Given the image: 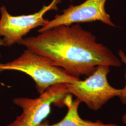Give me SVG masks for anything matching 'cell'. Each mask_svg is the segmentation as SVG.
Returning <instances> with one entry per match:
<instances>
[{"label":"cell","instance_id":"52a82bcc","mask_svg":"<svg viewBox=\"0 0 126 126\" xmlns=\"http://www.w3.org/2000/svg\"><path fill=\"white\" fill-rule=\"evenodd\" d=\"M80 103L81 101L77 99L73 100L72 95L68 94L64 100V105L68 108V112L63 119L52 125L46 122H43L39 126H119L113 124H105L100 121L93 122L83 120L78 112Z\"/></svg>","mask_w":126,"mask_h":126},{"label":"cell","instance_id":"6da1fadb","mask_svg":"<svg viewBox=\"0 0 126 126\" xmlns=\"http://www.w3.org/2000/svg\"><path fill=\"white\" fill-rule=\"evenodd\" d=\"M18 44L50 59L55 65L78 78L89 76L101 65L120 67L121 60L96 36L78 23L60 25Z\"/></svg>","mask_w":126,"mask_h":126},{"label":"cell","instance_id":"8992f818","mask_svg":"<svg viewBox=\"0 0 126 126\" xmlns=\"http://www.w3.org/2000/svg\"><path fill=\"white\" fill-rule=\"evenodd\" d=\"M107 0H86L79 5H71L49 21L38 32L40 33L60 25H71L74 23L100 21L107 25L115 27L105 9Z\"/></svg>","mask_w":126,"mask_h":126},{"label":"cell","instance_id":"3957f363","mask_svg":"<svg viewBox=\"0 0 126 126\" xmlns=\"http://www.w3.org/2000/svg\"><path fill=\"white\" fill-rule=\"evenodd\" d=\"M68 94L65 84L49 87L35 99L16 98L14 103L22 109V114L7 126H39L51 112V106L62 107Z\"/></svg>","mask_w":126,"mask_h":126},{"label":"cell","instance_id":"ba28073f","mask_svg":"<svg viewBox=\"0 0 126 126\" xmlns=\"http://www.w3.org/2000/svg\"><path fill=\"white\" fill-rule=\"evenodd\" d=\"M119 55L121 59V61L122 62L126 64V56L125 54H124V53L122 50H120L119 52ZM125 77L126 79V69ZM119 97H120V99L123 103L125 104H126V84L125 87L123 89H121L120 94Z\"/></svg>","mask_w":126,"mask_h":126},{"label":"cell","instance_id":"30bf717a","mask_svg":"<svg viewBox=\"0 0 126 126\" xmlns=\"http://www.w3.org/2000/svg\"><path fill=\"white\" fill-rule=\"evenodd\" d=\"M122 121L124 124H126V114L123 115L122 117Z\"/></svg>","mask_w":126,"mask_h":126},{"label":"cell","instance_id":"9c48e42d","mask_svg":"<svg viewBox=\"0 0 126 126\" xmlns=\"http://www.w3.org/2000/svg\"><path fill=\"white\" fill-rule=\"evenodd\" d=\"M0 46H5V44L4 42H3V41L2 39H1L0 37ZM1 57V55H0V58Z\"/></svg>","mask_w":126,"mask_h":126},{"label":"cell","instance_id":"277c9868","mask_svg":"<svg viewBox=\"0 0 126 126\" xmlns=\"http://www.w3.org/2000/svg\"><path fill=\"white\" fill-rule=\"evenodd\" d=\"M109 72V66H98L85 80L78 79L67 84L68 94L84 102L90 109L97 110L109 99L119 97L120 94L121 89L113 87L108 83L107 77Z\"/></svg>","mask_w":126,"mask_h":126},{"label":"cell","instance_id":"5b68a950","mask_svg":"<svg viewBox=\"0 0 126 126\" xmlns=\"http://www.w3.org/2000/svg\"><path fill=\"white\" fill-rule=\"evenodd\" d=\"M60 2V0H53L50 5L44 6L37 12L18 16L11 15L6 7L2 6L0 9V36L3 37L2 40L6 46L18 44L32 29L44 26L49 21L44 18L45 14L49 10H58L57 5Z\"/></svg>","mask_w":126,"mask_h":126},{"label":"cell","instance_id":"7a4b0ae2","mask_svg":"<svg viewBox=\"0 0 126 126\" xmlns=\"http://www.w3.org/2000/svg\"><path fill=\"white\" fill-rule=\"evenodd\" d=\"M8 70L21 72L31 77L40 95L52 86L70 84L79 79L55 65L50 59L28 49L13 61L0 63V73Z\"/></svg>","mask_w":126,"mask_h":126}]
</instances>
